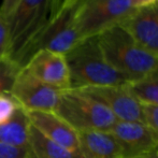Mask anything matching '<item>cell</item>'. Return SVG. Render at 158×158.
Segmentation results:
<instances>
[{
	"label": "cell",
	"instance_id": "obj_1",
	"mask_svg": "<svg viewBox=\"0 0 158 158\" xmlns=\"http://www.w3.org/2000/svg\"><path fill=\"white\" fill-rule=\"evenodd\" d=\"M71 88L125 86L128 80L116 71L104 57L98 35L81 40L66 55Z\"/></svg>",
	"mask_w": 158,
	"mask_h": 158
},
{
	"label": "cell",
	"instance_id": "obj_2",
	"mask_svg": "<svg viewBox=\"0 0 158 158\" xmlns=\"http://www.w3.org/2000/svg\"><path fill=\"white\" fill-rule=\"evenodd\" d=\"M108 63L128 80L139 81L158 68V57L143 48L122 25H115L98 35Z\"/></svg>",
	"mask_w": 158,
	"mask_h": 158
},
{
	"label": "cell",
	"instance_id": "obj_3",
	"mask_svg": "<svg viewBox=\"0 0 158 158\" xmlns=\"http://www.w3.org/2000/svg\"><path fill=\"white\" fill-rule=\"evenodd\" d=\"M55 112L77 132L110 131L117 122L101 102L74 88L63 90Z\"/></svg>",
	"mask_w": 158,
	"mask_h": 158
},
{
	"label": "cell",
	"instance_id": "obj_4",
	"mask_svg": "<svg viewBox=\"0 0 158 158\" xmlns=\"http://www.w3.org/2000/svg\"><path fill=\"white\" fill-rule=\"evenodd\" d=\"M77 3L79 0H68L54 15L50 16L41 32L22 55L19 63L22 68L38 51L48 50L66 55L81 41L75 25Z\"/></svg>",
	"mask_w": 158,
	"mask_h": 158
},
{
	"label": "cell",
	"instance_id": "obj_5",
	"mask_svg": "<svg viewBox=\"0 0 158 158\" xmlns=\"http://www.w3.org/2000/svg\"><path fill=\"white\" fill-rule=\"evenodd\" d=\"M50 15L51 0H19L6 16L12 60L19 63L26 48L46 25Z\"/></svg>",
	"mask_w": 158,
	"mask_h": 158
},
{
	"label": "cell",
	"instance_id": "obj_6",
	"mask_svg": "<svg viewBox=\"0 0 158 158\" xmlns=\"http://www.w3.org/2000/svg\"><path fill=\"white\" fill-rule=\"evenodd\" d=\"M135 10L130 0H79L77 29L82 40L99 35L124 22Z\"/></svg>",
	"mask_w": 158,
	"mask_h": 158
},
{
	"label": "cell",
	"instance_id": "obj_7",
	"mask_svg": "<svg viewBox=\"0 0 158 158\" xmlns=\"http://www.w3.org/2000/svg\"><path fill=\"white\" fill-rule=\"evenodd\" d=\"M63 90L44 84L24 68L17 74L10 94L25 111H55Z\"/></svg>",
	"mask_w": 158,
	"mask_h": 158
},
{
	"label": "cell",
	"instance_id": "obj_8",
	"mask_svg": "<svg viewBox=\"0 0 158 158\" xmlns=\"http://www.w3.org/2000/svg\"><path fill=\"white\" fill-rule=\"evenodd\" d=\"M121 150V158H135L158 152V137L145 123L117 121L110 130Z\"/></svg>",
	"mask_w": 158,
	"mask_h": 158
},
{
	"label": "cell",
	"instance_id": "obj_9",
	"mask_svg": "<svg viewBox=\"0 0 158 158\" xmlns=\"http://www.w3.org/2000/svg\"><path fill=\"white\" fill-rule=\"evenodd\" d=\"M101 102L117 121L142 122V104L133 97L127 86H100L79 88Z\"/></svg>",
	"mask_w": 158,
	"mask_h": 158
},
{
	"label": "cell",
	"instance_id": "obj_10",
	"mask_svg": "<svg viewBox=\"0 0 158 158\" xmlns=\"http://www.w3.org/2000/svg\"><path fill=\"white\" fill-rule=\"evenodd\" d=\"M32 77L59 90L70 89V72L66 56L59 53L41 50L27 60L23 67Z\"/></svg>",
	"mask_w": 158,
	"mask_h": 158
},
{
	"label": "cell",
	"instance_id": "obj_11",
	"mask_svg": "<svg viewBox=\"0 0 158 158\" xmlns=\"http://www.w3.org/2000/svg\"><path fill=\"white\" fill-rule=\"evenodd\" d=\"M119 25L148 52L158 57V1L135 9Z\"/></svg>",
	"mask_w": 158,
	"mask_h": 158
},
{
	"label": "cell",
	"instance_id": "obj_12",
	"mask_svg": "<svg viewBox=\"0 0 158 158\" xmlns=\"http://www.w3.org/2000/svg\"><path fill=\"white\" fill-rule=\"evenodd\" d=\"M27 114L31 126L44 137L71 151H80L79 132L55 111H29Z\"/></svg>",
	"mask_w": 158,
	"mask_h": 158
},
{
	"label": "cell",
	"instance_id": "obj_13",
	"mask_svg": "<svg viewBox=\"0 0 158 158\" xmlns=\"http://www.w3.org/2000/svg\"><path fill=\"white\" fill-rule=\"evenodd\" d=\"M80 152L85 158H121V150L110 131L79 132Z\"/></svg>",
	"mask_w": 158,
	"mask_h": 158
},
{
	"label": "cell",
	"instance_id": "obj_14",
	"mask_svg": "<svg viewBox=\"0 0 158 158\" xmlns=\"http://www.w3.org/2000/svg\"><path fill=\"white\" fill-rule=\"evenodd\" d=\"M30 127L27 112L19 106L8 122L0 125V143L27 150Z\"/></svg>",
	"mask_w": 158,
	"mask_h": 158
},
{
	"label": "cell",
	"instance_id": "obj_15",
	"mask_svg": "<svg viewBox=\"0 0 158 158\" xmlns=\"http://www.w3.org/2000/svg\"><path fill=\"white\" fill-rule=\"evenodd\" d=\"M28 158H85L80 151H71L51 141L35 128L30 127Z\"/></svg>",
	"mask_w": 158,
	"mask_h": 158
},
{
	"label": "cell",
	"instance_id": "obj_16",
	"mask_svg": "<svg viewBox=\"0 0 158 158\" xmlns=\"http://www.w3.org/2000/svg\"><path fill=\"white\" fill-rule=\"evenodd\" d=\"M126 86L141 104L158 106V68L143 79Z\"/></svg>",
	"mask_w": 158,
	"mask_h": 158
},
{
	"label": "cell",
	"instance_id": "obj_17",
	"mask_svg": "<svg viewBox=\"0 0 158 158\" xmlns=\"http://www.w3.org/2000/svg\"><path fill=\"white\" fill-rule=\"evenodd\" d=\"M22 67L11 58L0 61V94L10 93Z\"/></svg>",
	"mask_w": 158,
	"mask_h": 158
},
{
	"label": "cell",
	"instance_id": "obj_18",
	"mask_svg": "<svg viewBox=\"0 0 158 158\" xmlns=\"http://www.w3.org/2000/svg\"><path fill=\"white\" fill-rule=\"evenodd\" d=\"M19 108V104L10 93L0 94V125L8 122Z\"/></svg>",
	"mask_w": 158,
	"mask_h": 158
},
{
	"label": "cell",
	"instance_id": "obj_19",
	"mask_svg": "<svg viewBox=\"0 0 158 158\" xmlns=\"http://www.w3.org/2000/svg\"><path fill=\"white\" fill-rule=\"evenodd\" d=\"M10 35L6 17L0 10V61L10 58Z\"/></svg>",
	"mask_w": 158,
	"mask_h": 158
},
{
	"label": "cell",
	"instance_id": "obj_20",
	"mask_svg": "<svg viewBox=\"0 0 158 158\" xmlns=\"http://www.w3.org/2000/svg\"><path fill=\"white\" fill-rule=\"evenodd\" d=\"M142 112L144 123L146 124L158 137V106L154 104H142Z\"/></svg>",
	"mask_w": 158,
	"mask_h": 158
},
{
	"label": "cell",
	"instance_id": "obj_21",
	"mask_svg": "<svg viewBox=\"0 0 158 158\" xmlns=\"http://www.w3.org/2000/svg\"><path fill=\"white\" fill-rule=\"evenodd\" d=\"M0 158H28L27 150L0 143Z\"/></svg>",
	"mask_w": 158,
	"mask_h": 158
},
{
	"label": "cell",
	"instance_id": "obj_22",
	"mask_svg": "<svg viewBox=\"0 0 158 158\" xmlns=\"http://www.w3.org/2000/svg\"><path fill=\"white\" fill-rule=\"evenodd\" d=\"M19 0H2L1 6H0V10L2 11V13L4 14V16L10 15V13L15 9V6H17Z\"/></svg>",
	"mask_w": 158,
	"mask_h": 158
},
{
	"label": "cell",
	"instance_id": "obj_23",
	"mask_svg": "<svg viewBox=\"0 0 158 158\" xmlns=\"http://www.w3.org/2000/svg\"><path fill=\"white\" fill-rule=\"evenodd\" d=\"M131 3H132V6L135 9H140L143 8V6H151V4L157 2L158 0H130Z\"/></svg>",
	"mask_w": 158,
	"mask_h": 158
},
{
	"label": "cell",
	"instance_id": "obj_24",
	"mask_svg": "<svg viewBox=\"0 0 158 158\" xmlns=\"http://www.w3.org/2000/svg\"><path fill=\"white\" fill-rule=\"evenodd\" d=\"M68 0H51V15H54Z\"/></svg>",
	"mask_w": 158,
	"mask_h": 158
},
{
	"label": "cell",
	"instance_id": "obj_25",
	"mask_svg": "<svg viewBox=\"0 0 158 158\" xmlns=\"http://www.w3.org/2000/svg\"><path fill=\"white\" fill-rule=\"evenodd\" d=\"M135 158H158V152L153 153L150 155H145V156H141V157H135Z\"/></svg>",
	"mask_w": 158,
	"mask_h": 158
}]
</instances>
